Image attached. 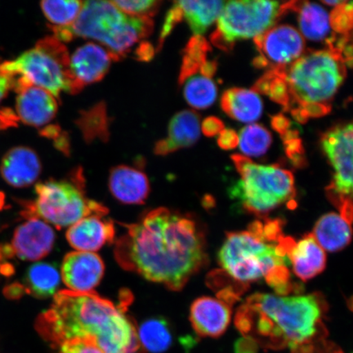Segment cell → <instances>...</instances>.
<instances>
[{"label":"cell","mask_w":353,"mask_h":353,"mask_svg":"<svg viewBox=\"0 0 353 353\" xmlns=\"http://www.w3.org/2000/svg\"><path fill=\"white\" fill-rule=\"evenodd\" d=\"M210 51V46L205 38L194 37L190 39L183 50L182 68L179 78V85L187 79L201 72L202 65L207 61V55Z\"/></svg>","instance_id":"cell-31"},{"label":"cell","mask_w":353,"mask_h":353,"mask_svg":"<svg viewBox=\"0 0 353 353\" xmlns=\"http://www.w3.org/2000/svg\"><path fill=\"white\" fill-rule=\"evenodd\" d=\"M312 353H344L341 348L335 346L333 343L328 341L316 348Z\"/></svg>","instance_id":"cell-45"},{"label":"cell","mask_w":353,"mask_h":353,"mask_svg":"<svg viewBox=\"0 0 353 353\" xmlns=\"http://www.w3.org/2000/svg\"><path fill=\"white\" fill-rule=\"evenodd\" d=\"M34 326L54 347L70 339L94 337L104 353H145L134 321L123 308L94 292L61 290Z\"/></svg>","instance_id":"cell-3"},{"label":"cell","mask_w":353,"mask_h":353,"mask_svg":"<svg viewBox=\"0 0 353 353\" xmlns=\"http://www.w3.org/2000/svg\"><path fill=\"white\" fill-rule=\"evenodd\" d=\"M218 143L221 148L231 150L237 147L239 144V138L236 132L232 130H223L219 134Z\"/></svg>","instance_id":"cell-39"},{"label":"cell","mask_w":353,"mask_h":353,"mask_svg":"<svg viewBox=\"0 0 353 353\" xmlns=\"http://www.w3.org/2000/svg\"><path fill=\"white\" fill-rule=\"evenodd\" d=\"M353 24V3L343 1L335 7L330 16V25L335 32L341 34L351 33Z\"/></svg>","instance_id":"cell-36"},{"label":"cell","mask_w":353,"mask_h":353,"mask_svg":"<svg viewBox=\"0 0 353 353\" xmlns=\"http://www.w3.org/2000/svg\"><path fill=\"white\" fill-rule=\"evenodd\" d=\"M295 241L281 220L255 221L248 230L229 233L219 253L225 272L242 284L265 279L278 295L294 292L289 254Z\"/></svg>","instance_id":"cell-4"},{"label":"cell","mask_w":353,"mask_h":353,"mask_svg":"<svg viewBox=\"0 0 353 353\" xmlns=\"http://www.w3.org/2000/svg\"><path fill=\"white\" fill-rule=\"evenodd\" d=\"M112 3L128 16L150 19L156 14L161 4L156 0H117Z\"/></svg>","instance_id":"cell-35"},{"label":"cell","mask_w":353,"mask_h":353,"mask_svg":"<svg viewBox=\"0 0 353 353\" xmlns=\"http://www.w3.org/2000/svg\"><path fill=\"white\" fill-rule=\"evenodd\" d=\"M231 319L230 302L222 297L199 298L190 309L192 327L201 337H220L228 328Z\"/></svg>","instance_id":"cell-16"},{"label":"cell","mask_w":353,"mask_h":353,"mask_svg":"<svg viewBox=\"0 0 353 353\" xmlns=\"http://www.w3.org/2000/svg\"><path fill=\"white\" fill-rule=\"evenodd\" d=\"M294 274L303 281L312 279L325 270L326 255L312 234L294 242L289 254Z\"/></svg>","instance_id":"cell-22"},{"label":"cell","mask_w":353,"mask_h":353,"mask_svg":"<svg viewBox=\"0 0 353 353\" xmlns=\"http://www.w3.org/2000/svg\"><path fill=\"white\" fill-rule=\"evenodd\" d=\"M118 61L107 48L94 43H87L70 57V70L73 79L72 94L85 85L103 79L113 61Z\"/></svg>","instance_id":"cell-13"},{"label":"cell","mask_w":353,"mask_h":353,"mask_svg":"<svg viewBox=\"0 0 353 353\" xmlns=\"http://www.w3.org/2000/svg\"><path fill=\"white\" fill-rule=\"evenodd\" d=\"M224 130L223 123L218 118L209 117L202 123V131L207 137L219 134Z\"/></svg>","instance_id":"cell-40"},{"label":"cell","mask_w":353,"mask_h":353,"mask_svg":"<svg viewBox=\"0 0 353 353\" xmlns=\"http://www.w3.org/2000/svg\"><path fill=\"white\" fill-rule=\"evenodd\" d=\"M17 94V113L25 125L39 128L54 120L59 103L50 92L32 85L22 88Z\"/></svg>","instance_id":"cell-18"},{"label":"cell","mask_w":353,"mask_h":353,"mask_svg":"<svg viewBox=\"0 0 353 353\" xmlns=\"http://www.w3.org/2000/svg\"><path fill=\"white\" fill-rule=\"evenodd\" d=\"M59 353H104L94 337L70 339L61 343Z\"/></svg>","instance_id":"cell-37"},{"label":"cell","mask_w":353,"mask_h":353,"mask_svg":"<svg viewBox=\"0 0 353 353\" xmlns=\"http://www.w3.org/2000/svg\"><path fill=\"white\" fill-rule=\"evenodd\" d=\"M54 242V229L44 221L32 218L17 228L11 245L17 258L38 261L51 252Z\"/></svg>","instance_id":"cell-15"},{"label":"cell","mask_w":353,"mask_h":353,"mask_svg":"<svg viewBox=\"0 0 353 353\" xmlns=\"http://www.w3.org/2000/svg\"><path fill=\"white\" fill-rule=\"evenodd\" d=\"M61 281L56 265L37 263L30 266L24 278L26 293L37 299H48L57 293Z\"/></svg>","instance_id":"cell-26"},{"label":"cell","mask_w":353,"mask_h":353,"mask_svg":"<svg viewBox=\"0 0 353 353\" xmlns=\"http://www.w3.org/2000/svg\"><path fill=\"white\" fill-rule=\"evenodd\" d=\"M346 63L341 52L328 47L308 51L280 73L290 92L291 105H329L346 77Z\"/></svg>","instance_id":"cell-7"},{"label":"cell","mask_w":353,"mask_h":353,"mask_svg":"<svg viewBox=\"0 0 353 353\" xmlns=\"http://www.w3.org/2000/svg\"><path fill=\"white\" fill-rule=\"evenodd\" d=\"M272 123L274 130L280 132L281 135H284L285 132L289 131L290 121L288 119L282 116V114L273 117Z\"/></svg>","instance_id":"cell-44"},{"label":"cell","mask_w":353,"mask_h":353,"mask_svg":"<svg viewBox=\"0 0 353 353\" xmlns=\"http://www.w3.org/2000/svg\"><path fill=\"white\" fill-rule=\"evenodd\" d=\"M325 311V300L319 294L257 293L238 308L235 324L243 337L266 350L312 353L327 341Z\"/></svg>","instance_id":"cell-2"},{"label":"cell","mask_w":353,"mask_h":353,"mask_svg":"<svg viewBox=\"0 0 353 353\" xmlns=\"http://www.w3.org/2000/svg\"><path fill=\"white\" fill-rule=\"evenodd\" d=\"M104 271L105 265L98 254L74 251L65 256L60 272L68 290L90 293L103 279Z\"/></svg>","instance_id":"cell-14"},{"label":"cell","mask_w":353,"mask_h":353,"mask_svg":"<svg viewBox=\"0 0 353 353\" xmlns=\"http://www.w3.org/2000/svg\"><path fill=\"white\" fill-rule=\"evenodd\" d=\"M138 336L144 351L152 353H164L169 350L173 343V334L170 325L164 319L156 317L140 325Z\"/></svg>","instance_id":"cell-28"},{"label":"cell","mask_w":353,"mask_h":353,"mask_svg":"<svg viewBox=\"0 0 353 353\" xmlns=\"http://www.w3.org/2000/svg\"><path fill=\"white\" fill-rule=\"evenodd\" d=\"M322 149L334 170L327 196L350 223L352 219V125H339L321 137Z\"/></svg>","instance_id":"cell-11"},{"label":"cell","mask_w":353,"mask_h":353,"mask_svg":"<svg viewBox=\"0 0 353 353\" xmlns=\"http://www.w3.org/2000/svg\"><path fill=\"white\" fill-rule=\"evenodd\" d=\"M41 162L38 154L28 147H16L3 157L0 166L3 179L10 186L22 188L30 186L41 175Z\"/></svg>","instance_id":"cell-19"},{"label":"cell","mask_w":353,"mask_h":353,"mask_svg":"<svg viewBox=\"0 0 353 353\" xmlns=\"http://www.w3.org/2000/svg\"><path fill=\"white\" fill-rule=\"evenodd\" d=\"M12 79L0 70V101L6 98L8 91L12 90Z\"/></svg>","instance_id":"cell-43"},{"label":"cell","mask_w":353,"mask_h":353,"mask_svg":"<svg viewBox=\"0 0 353 353\" xmlns=\"http://www.w3.org/2000/svg\"><path fill=\"white\" fill-rule=\"evenodd\" d=\"M182 12L183 19L188 22L195 37H201L209 26L219 19L226 2L176 1Z\"/></svg>","instance_id":"cell-27"},{"label":"cell","mask_w":353,"mask_h":353,"mask_svg":"<svg viewBox=\"0 0 353 353\" xmlns=\"http://www.w3.org/2000/svg\"><path fill=\"white\" fill-rule=\"evenodd\" d=\"M285 13L282 3L264 0L226 2L218 19L211 42L228 52L240 39L255 38L266 32Z\"/></svg>","instance_id":"cell-10"},{"label":"cell","mask_w":353,"mask_h":353,"mask_svg":"<svg viewBox=\"0 0 353 353\" xmlns=\"http://www.w3.org/2000/svg\"><path fill=\"white\" fill-rule=\"evenodd\" d=\"M286 12H299L300 29L304 37L313 41H320L330 32V16L319 4L310 2L284 3Z\"/></svg>","instance_id":"cell-24"},{"label":"cell","mask_w":353,"mask_h":353,"mask_svg":"<svg viewBox=\"0 0 353 353\" xmlns=\"http://www.w3.org/2000/svg\"><path fill=\"white\" fill-rule=\"evenodd\" d=\"M182 85H184V98L194 108H209L217 98V87L214 82L201 72L189 77Z\"/></svg>","instance_id":"cell-29"},{"label":"cell","mask_w":353,"mask_h":353,"mask_svg":"<svg viewBox=\"0 0 353 353\" xmlns=\"http://www.w3.org/2000/svg\"><path fill=\"white\" fill-rule=\"evenodd\" d=\"M125 226L114 258L145 280L179 291L207 261L204 234L189 216L158 208Z\"/></svg>","instance_id":"cell-1"},{"label":"cell","mask_w":353,"mask_h":353,"mask_svg":"<svg viewBox=\"0 0 353 353\" xmlns=\"http://www.w3.org/2000/svg\"><path fill=\"white\" fill-rule=\"evenodd\" d=\"M260 56L254 60L256 66L271 70H285L303 55L304 41L296 29L290 26H279L269 29L254 38Z\"/></svg>","instance_id":"cell-12"},{"label":"cell","mask_w":353,"mask_h":353,"mask_svg":"<svg viewBox=\"0 0 353 353\" xmlns=\"http://www.w3.org/2000/svg\"><path fill=\"white\" fill-rule=\"evenodd\" d=\"M312 236L322 249L337 252L351 241V223L341 214H326L317 221Z\"/></svg>","instance_id":"cell-23"},{"label":"cell","mask_w":353,"mask_h":353,"mask_svg":"<svg viewBox=\"0 0 353 353\" xmlns=\"http://www.w3.org/2000/svg\"><path fill=\"white\" fill-rule=\"evenodd\" d=\"M114 224L105 216L91 215L79 220L66 232V240L70 246L81 252L94 253L114 238Z\"/></svg>","instance_id":"cell-17"},{"label":"cell","mask_w":353,"mask_h":353,"mask_svg":"<svg viewBox=\"0 0 353 353\" xmlns=\"http://www.w3.org/2000/svg\"><path fill=\"white\" fill-rule=\"evenodd\" d=\"M3 260V253H2V245H0V263H2Z\"/></svg>","instance_id":"cell-49"},{"label":"cell","mask_w":353,"mask_h":353,"mask_svg":"<svg viewBox=\"0 0 353 353\" xmlns=\"http://www.w3.org/2000/svg\"><path fill=\"white\" fill-rule=\"evenodd\" d=\"M83 4L74 0H48L41 2V6L52 28H68L77 19Z\"/></svg>","instance_id":"cell-30"},{"label":"cell","mask_w":353,"mask_h":353,"mask_svg":"<svg viewBox=\"0 0 353 353\" xmlns=\"http://www.w3.org/2000/svg\"><path fill=\"white\" fill-rule=\"evenodd\" d=\"M4 205V195L2 192H0V210L3 209Z\"/></svg>","instance_id":"cell-48"},{"label":"cell","mask_w":353,"mask_h":353,"mask_svg":"<svg viewBox=\"0 0 353 353\" xmlns=\"http://www.w3.org/2000/svg\"><path fill=\"white\" fill-rule=\"evenodd\" d=\"M234 164L241 176L233 196L243 208L263 217L295 197L294 175L278 165L255 164L241 154H233Z\"/></svg>","instance_id":"cell-9"},{"label":"cell","mask_w":353,"mask_h":353,"mask_svg":"<svg viewBox=\"0 0 353 353\" xmlns=\"http://www.w3.org/2000/svg\"><path fill=\"white\" fill-rule=\"evenodd\" d=\"M238 138L241 152L249 157L262 156L272 143L270 132L259 125L245 127Z\"/></svg>","instance_id":"cell-33"},{"label":"cell","mask_w":353,"mask_h":353,"mask_svg":"<svg viewBox=\"0 0 353 353\" xmlns=\"http://www.w3.org/2000/svg\"><path fill=\"white\" fill-rule=\"evenodd\" d=\"M154 23L150 17L125 14L112 1L83 2L76 21L68 28H52L60 41L76 37L94 39L117 57L123 59L132 47L152 34Z\"/></svg>","instance_id":"cell-5"},{"label":"cell","mask_w":353,"mask_h":353,"mask_svg":"<svg viewBox=\"0 0 353 353\" xmlns=\"http://www.w3.org/2000/svg\"><path fill=\"white\" fill-rule=\"evenodd\" d=\"M221 105L224 112L241 122L257 121L263 112V103L257 92L233 88L224 92Z\"/></svg>","instance_id":"cell-25"},{"label":"cell","mask_w":353,"mask_h":353,"mask_svg":"<svg viewBox=\"0 0 353 353\" xmlns=\"http://www.w3.org/2000/svg\"><path fill=\"white\" fill-rule=\"evenodd\" d=\"M4 296L10 300L20 299L26 294V290L23 285L14 282L4 287L3 290Z\"/></svg>","instance_id":"cell-41"},{"label":"cell","mask_w":353,"mask_h":353,"mask_svg":"<svg viewBox=\"0 0 353 353\" xmlns=\"http://www.w3.org/2000/svg\"><path fill=\"white\" fill-rule=\"evenodd\" d=\"M0 273L3 276H10L14 273V268L10 263H0Z\"/></svg>","instance_id":"cell-46"},{"label":"cell","mask_w":353,"mask_h":353,"mask_svg":"<svg viewBox=\"0 0 353 353\" xmlns=\"http://www.w3.org/2000/svg\"><path fill=\"white\" fill-rule=\"evenodd\" d=\"M77 125L88 142L95 139L107 140L109 132L105 105L98 104L82 113L81 118L78 119Z\"/></svg>","instance_id":"cell-32"},{"label":"cell","mask_w":353,"mask_h":353,"mask_svg":"<svg viewBox=\"0 0 353 353\" xmlns=\"http://www.w3.org/2000/svg\"><path fill=\"white\" fill-rule=\"evenodd\" d=\"M37 198L22 203L21 215L26 219L37 218L57 228L72 226L91 215L105 216L108 210L86 197L81 170L70 180H50L35 186Z\"/></svg>","instance_id":"cell-8"},{"label":"cell","mask_w":353,"mask_h":353,"mask_svg":"<svg viewBox=\"0 0 353 353\" xmlns=\"http://www.w3.org/2000/svg\"><path fill=\"white\" fill-rule=\"evenodd\" d=\"M0 70L12 79L17 92L32 85L59 99L61 92H72L69 52L55 37L41 39L32 50L0 65Z\"/></svg>","instance_id":"cell-6"},{"label":"cell","mask_w":353,"mask_h":353,"mask_svg":"<svg viewBox=\"0 0 353 353\" xmlns=\"http://www.w3.org/2000/svg\"><path fill=\"white\" fill-rule=\"evenodd\" d=\"M201 134L200 117L192 110H183L172 118L165 139L158 141L154 152L167 156L196 142Z\"/></svg>","instance_id":"cell-21"},{"label":"cell","mask_w":353,"mask_h":353,"mask_svg":"<svg viewBox=\"0 0 353 353\" xmlns=\"http://www.w3.org/2000/svg\"><path fill=\"white\" fill-rule=\"evenodd\" d=\"M183 20L182 12L178 6V3L174 2V6L171 7L165 17V21L161 32L160 41H159L158 48H161L164 43L165 38L169 35L174 26Z\"/></svg>","instance_id":"cell-38"},{"label":"cell","mask_w":353,"mask_h":353,"mask_svg":"<svg viewBox=\"0 0 353 353\" xmlns=\"http://www.w3.org/2000/svg\"><path fill=\"white\" fill-rule=\"evenodd\" d=\"M108 186L112 195L126 205L143 204L151 191L148 176L128 165H118L110 170Z\"/></svg>","instance_id":"cell-20"},{"label":"cell","mask_w":353,"mask_h":353,"mask_svg":"<svg viewBox=\"0 0 353 353\" xmlns=\"http://www.w3.org/2000/svg\"><path fill=\"white\" fill-rule=\"evenodd\" d=\"M257 344L248 338L243 337L238 341L235 346L236 353H256L258 348Z\"/></svg>","instance_id":"cell-42"},{"label":"cell","mask_w":353,"mask_h":353,"mask_svg":"<svg viewBox=\"0 0 353 353\" xmlns=\"http://www.w3.org/2000/svg\"><path fill=\"white\" fill-rule=\"evenodd\" d=\"M322 3L326 4V6L337 7L339 6H341V4L343 3V1H322Z\"/></svg>","instance_id":"cell-47"},{"label":"cell","mask_w":353,"mask_h":353,"mask_svg":"<svg viewBox=\"0 0 353 353\" xmlns=\"http://www.w3.org/2000/svg\"><path fill=\"white\" fill-rule=\"evenodd\" d=\"M254 92H262L287 109L291 107L290 92L289 86L283 77L275 70H269L264 76L255 83L253 90Z\"/></svg>","instance_id":"cell-34"}]
</instances>
